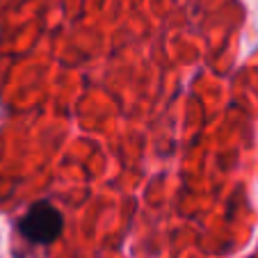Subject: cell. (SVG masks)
I'll list each match as a JSON object with an SVG mask.
<instances>
[{"mask_svg":"<svg viewBox=\"0 0 258 258\" xmlns=\"http://www.w3.org/2000/svg\"><path fill=\"white\" fill-rule=\"evenodd\" d=\"M62 229H64L62 213L48 201H37L34 206H30L28 213L19 222V231L23 233V238L34 244L55 242L62 235Z\"/></svg>","mask_w":258,"mask_h":258,"instance_id":"cell-1","label":"cell"}]
</instances>
